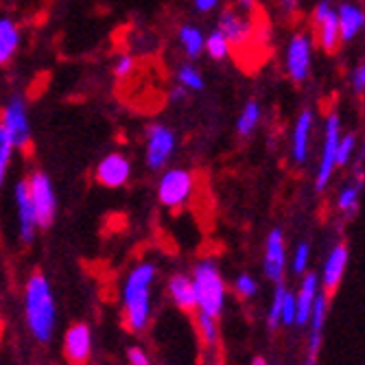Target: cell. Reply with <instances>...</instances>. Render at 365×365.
<instances>
[{
    "instance_id": "obj_15",
    "label": "cell",
    "mask_w": 365,
    "mask_h": 365,
    "mask_svg": "<svg viewBox=\"0 0 365 365\" xmlns=\"http://www.w3.org/2000/svg\"><path fill=\"white\" fill-rule=\"evenodd\" d=\"M313 127H315V114L313 110L304 108L297 114L291 131V160L295 167H304L311 155V138H313Z\"/></svg>"
},
{
    "instance_id": "obj_32",
    "label": "cell",
    "mask_w": 365,
    "mask_h": 365,
    "mask_svg": "<svg viewBox=\"0 0 365 365\" xmlns=\"http://www.w3.org/2000/svg\"><path fill=\"white\" fill-rule=\"evenodd\" d=\"M232 289H235V293L241 297V300H254V297L258 295V280L252 276V274H245L241 272L237 278H235V284H232Z\"/></svg>"
},
{
    "instance_id": "obj_7",
    "label": "cell",
    "mask_w": 365,
    "mask_h": 365,
    "mask_svg": "<svg viewBox=\"0 0 365 365\" xmlns=\"http://www.w3.org/2000/svg\"><path fill=\"white\" fill-rule=\"evenodd\" d=\"M29 184V195L33 202V210H36V221L40 230H46L53 225L55 215H57V199H55V190L53 184L48 180L46 173L42 171H33L26 178Z\"/></svg>"
},
{
    "instance_id": "obj_31",
    "label": "cell",
    "mask_w": 365,
    "mask_h": 365,
    "mask_svg": "<svg viewBox=\"0 0 365 365\" xmlns=\"http://www.w3.org/2000/svg\"><path fill=\"white\" fill-rule=\"evenodd\" d=\"M14 143L9 138V134L5 131V127L0 125V188L5 184V178L9 173V164H11V155H14Z\"/></svg>"
},
{
    "instance_id": "obj_36",
    "label": "cell",
    "mask_w": 365,
    "mask_h": 365,
    "mask_svg": "<svg viewBox=\"0 0 365 365\" xmlns=\"http://www.w3.org/2000/svg\"><path fill=\"white\" fill-rule=\"evenodd\" d=\"M352 88H354V92H359V94L365 92V57L361 59V63L356 66L354 73H352Z\"/></svg>"
},
{
    "instance_id": "obj_42",
    "label": "cell",
    "mask_w": 365,
    "mask_h": 365,
    "mask_svg": "<svg viewBox=\"0 0 365 365\" xmlns=\"http://www.w3.org/2000/svg\"><path fill=\"white\" fill-rule=\"evenodd\" d=\"M0 337H3V317H0Z\"/></svg>"
},
{
    "instance_id": "obj_12",
    "label": "cell",
    "mask_w": 365,
    "mask_h": 365,
    "mask_svg": "<svg viewBox=\"0 0 365 365\" xmlns=\"http://www.w3.org/2000/svg\"><path fill=\"white\" fill-rule=\"evenodd\" d=\"M348 262H350V247L346 241H337L333 243V247L328 250L322 272H319V284L322 291L333 297V293L339 289V284L344 282V276L348 272Z\"/></svg>"
},
{
    "instance_id": "obj_4",
    "label": "cell",
    "mask_w": 365,
    "mask_h": 365,
    "mask_svg": "<svg viewBox=\"0 0 365 365\" xmlns=\"http://www.w3.org/2000/svg\"><path fill=\"white\" fill-rule=\"evenodd\" d=\"M339 138H341V116L337 112H330L324 120L322 153H319V162H317V173L313 180L317 192H324L330 186V182H333V175L337 171Z\"/></svg>"
},
{
    "instance_id": "obj_1",
    "label": "cell",
    "mask_w": 365,
    "mask_h": 365,
    "mask_svg": "<svg viewBox=\"0 0 365 365\" xmlns=\"http://www.w3.org/2000/svg\"><path fill=\"white\" fill-rule=\"evenodd\" d=\"M158 276V267L151 260L138 262L127 274L123 287V326L129 333L140 335L151 322V287Z\"/></svg>"
},
{
    "instance_id": "obj_23",
    "label": "cell",
    "mask_w": 365,
    "mask_h": 365,
    "mask_svg": "<svg viewBox=\"0 0 365 365\" xmlns=\"http://www.w3.org/2000/svg\"><path fill=\"white\" fill-rule=\"evenodd\" d=\"M178 40L186 53V57L197 59L202 53H206V36L202 33V29L195 24H182L178 29Z\"/></svg>"
},
{
    "instance_id": "obj_22",
    "label": "cell",
    "mask_w": 365,
    "mask_h": 365,
    "mask_svg": "<svg viewBox=\"0 0 365 365\" xmlns=\"http://www.w3.org/2000/svg\"><path fill=\"white\" fill-rule=\"evenodd\" d=\"M20 44V33L11 18H0V66H7Z\"/></svg>"
},
{
    "instance_id": "obj_38",
    "label": "cell",
    "mask_w": 365,
    "mask_h": 365,
    "mask_svg": "<svg viewBox=\"0 0 365 365\" xmlns=\"http://www.w3.org/2000/svg\"><path fill=\"white\" fill-rule=\"evenodd\" d=\"M278 5H280V9H282L287 16H293L297 9H300L302 0H278Z\"/></svg>"
},
{
    "instance_id": "obj_27",
    "label": "cell",
    "mask_w": 365,
    "mask_h": 365,
    "mask_svg": "<svg viewBox=\"0 0 365 365\" xmlns=\"http://www.w3.org/2000/svg\"><path fill=\"white\" fill-rule=\"evenodd\" d=\"M311 256H313V252H311V243H309V241H300V243L295 245L293 256L289 258V267H291V272H293L297 278H302V276L309 272Z\"/></svg>"
},
{
    "instance_id": "obj_35",
    "label": "cell",
    "mask_w": 365,
    "mask_h": 365,
    "mask_svg": "<svg viewBox=\"0 0 365 365\" xmlns=\"http://www.w3.org/2000/svg\"><path fill=\"white\" fill-rule=\"evenodd\" d=\"M127 361H129V365H153L151 359H149V354L140 346H131L127 350Z\"/></svg>"
},
{
    "instance_id": "obj_19",
    "label": "cell",
    "mask_w": 365,
    "mask_h": 365,
    "mask_svg": "<svg viewBox=\"0 0 365 365\" xmlns=\"http://www.w3.org/2000/svg\"><path fill=\"white\" fill-rule=\"evenodd\" d=\"M167 295L178 311L188 315L197 313V297H195V284L190 274L184 272L171 274V278L167 280Z\"/></svg>"
},
{
    "instance_id": "obj_39",
    "label": "cell",
    "mask_w": 365,
    "mask_h": 365,
    "mask_svg": "<svg viewBox=\"0 0 365 365\" xmlns=\"http://www.w3.org/2000/svg\"><path fill=\"white\" fill-rule=\"evenodd\" d=\"M188 96H190V92H188L184 86H175V88L171 90V98H173V101H178V103H186V101H188Z\"/></svg>"
},
{
    "instance_id": "obj_21",
    "label": "cell",
    "mask_w": 365,
    "mask_h": 365,
    "mask_svg": "<svg viewBox=\"0 0 365 365\" xmlns=\"http://www.w3.org/2000/svg\"><path fill=\"white\" fill-rule=\"evenodd\" d=\"M361 190H363V186L354 184V182L350 180L348 184L341 186V190H339L337 197H335V210H337L346 221L354 219L356 212H359V206H361Z\"/></svg>"
},
{
    "instance_id": "obj_16",
    "label": "cell",
    "mask_w": 365,
    "mask_h": 365,
    "mask_svg": "<svg viewBox=\"0 0 365 365\" xmlns=\"http://www.w3.org/2000/svg\"><path fill=\"white\" fill-rule=\"evenodd\" d=\"M129 175H131V164L123 153L106 155L101 162H98V167L94 171L96 182L106 188H112V190L125 186L129 182Z\"/></svg>"
},
{
    "instance_id": "obj_9",
    "label": "cell",
    "mask_w": 365,
    "mask_h": 365,
    "mask_svg": "<svg viewBox=\"0 0 365 365\" xmlns=\"http://www.w3.org/2000/svg\"><path fill=\"white\" fill-rule=\"evenodd\" d=\"M289 267V254H287V237L282 227H272L264 239L262 252V274L269 282L280 284L287 276Z\"/></svg>"
},
{
    "instance_id": "obj_26",
    "label": "cell",
    "mask_w": 365,
    "mask_h": 365,
    "mask_svg": "<svg viewBox=\"0 0 365 365\" xmlns=\"http://www.w3.org/2000/svg\"><path fill=\"white\" fill-rule=\"evenodd\" d=\"M359 153V138L356 134H341L339 138V147H337V169H346L348 164L352 167L354 164V158Z\"/></svg>"
},
{
    "instance_id": "obj_14",
    "label": "cell",
    "mask_w": 365,
    "mask_h": 365,
    "mask_svg": "<svg viewBox=\"0 0 365 365\" xmlns=\"http://www.w3.org/2000/svg\"><path fill=\"white\" fill-rule=\"evenodd\" d=\"M217 31L223 33L232 48H243L245 44H250L252 33H254L252 14H245L232 5L221 11V16L217 20Z\"/></svg>"
},
{
    "instance_id": "obj_41",
    "label": "cell",
    "mask_w": 365,
    "mask_h": 365,
    "mask_svg": "<svg viewBox=\"0 0 365 365\" xmlns=\"http://www.w3.org/2000/svg\"><path fill=\"white\" fill-rule=\"evenodd\" d=\"M252 365H269V361L264 359L262 354H258V356H254V359H252Z\"/></svg>"
},
{
    "instance_id": "obj_8",
    "label": "cell",
    "mask_w": 365,
    "mask_h": 365,
    "mask_svg": "<svg viewBox=\"0 0 365 365\" xmlns=\"http://www.w3.org/2000/svg\"><path fill=\"white\" fill-rule=\"evenodd\" d=\"M178 149V138L167 125H151L147 129V143H145V162L151 171L167 169L173 153Z\"/></svg>"
},
{
    "instance_id": "obj_2",
    "label": "cell",
    "mask_w": 365,
    "mask_h": 365,
    "mask_svg": "<svg viewBox=\"0 0 365 365\" xmlns=\"http://www.w3.org/2000/svg\"><path fill=\"white\" fill-rule=\"evenodd\" d=\"M24 317L31 337L38 344H48L55 335L57 326V307L55 297L44 272H31L24 284Z\"/></svg>"
},
{
    "instance_id": "obj_37",
    "label": "cell",
    "mask_w": 365,
    "mask_h": 365,
    "mask_svg": "<svg viewBox=\"0 0 365 365\" xmlns=\"http://www.w3.org/2000/svg\"><path fill=\"white\" fill-rule=\"evenodd\" d=\"M192 5H195V11L199 14H210L212 9H217L219 0H192Z\"/></svg>"
},
{
    "instance_id": "obj_18",
    "label": "cell",
    "mask_w": 365,
    "mask_h": 365,
    "mask_svg": "<svg viewBox=\"0 0 365 365\" xmlns=\"http://www.w3.org/2000/svg\"><path fill=\"white\" fill-rule=\"evenodd\" d=\"M319 291H322L319 274L307 272V274L300 278V284H297V291H295V304H297V319H295V326H297V328L309 326L311 313H313V307H315V300H317Z\"/></svg>"
},
{
    "instance_id": "obj_34",
    "label": "cell",
    "mask_w": 365,
    "mask_h": 365,
    "mask_svg": "<svg viewBox=\"0 0 365 365\" xmlns=\"http://www.w3.org/2000/svg\"><path fill=\"white\" fill-rule=\"evenodd\" d=\"M134 66H136V59L131 55H127V53H123V55H118V59L114 63V75L118 79H125L131 71H134Z\"/></svg>"
},
{
    "instance_id": "obj_29",
    "label": "cell",
    "mask_w": 365,
    "mask_h": 365,
    "mask_svg": "<svg viewBox=\"0 0 365 365\" xmlns=\"http://www.w3.org/2000/svg\"><path fill=\"white\" fill-rule=\"evenodd\" d=\"M206 53L210 55V59H215V61H223L230 53H232V46H230V42L225 40V36L221 31H212L210 36L206 38Z\"/></svg>"
},
{
    "instance_id": "obj_5",
    "label": "cell",
    "mask_w": 365,
    "mask_h": 365,
    "mask_svg": "<svg viewBox=\"0 0 365 365\" xmlns=\"http://www.w3.org/2000/svg\"><path fill=\"white\" fill-rule=\"evenodd\" d=\"M313 51H315V38L309 31H297L291 36L284 48V73L295 83L302 86L311 77L313 68Z\"/></svg>"
},
{
    "instance_id": "obj_24",
    "label": "cell",
    "mask_w": 365,
    "mask_h": 365,
    "mask_svg": "<svg viewBox=\"0 0 365 365\" xmlns=\"http://www.w3.org/2000/svg\"><path fill=\"white\" fill-rule=\"evenodd\" d=\"M260 118H262V110H260V103L258 101H247L237 118V134L241 138H250L254 131L258 129L260 125Z\"/></svg>"
},
{
    "instance_id": "obj_6",
    "label": "cell",
    "mask_w": 365,
    "mask_h": 365,
    "mask_svg": "<svg viewBox=\"0 0 365 365\" xmlns=\"http://www.w3.org/2000/svg\"><path fill=\"white\" fill-rule=\"evenodd\" d=\"M195 195V175L188 169H167L158 182V199L164 208L180 210Z\"/></svg>"
},
{
    "instance_id": "obj_28",
    "label": "cell",
    "mask_w": 365,
    "mask_h": 365,
    "mask_svg": "<svg viewBox=\"0 0 365 365\" xmlns=\"http://www.w3.org/2000/svg\"><path fill=\"white\" fill-rule=\"evenodd\" d=\"M178 83L184 86L188 92H202L206 88L204 83V75L199 73L192 63H182L178 71Z\"/></svg>"
},
{
    "instance_id": "obj_20",
    "label": "cell",
    "mask_w": 365,
    "mask_h": 365,
    "mask_svg": "<svg viewBox=\"0 0 365 365\" xmlns=\"http://www.w3.org/2000/svg\"><path fill=\"white\" fill-rule=\"evenodd\" d=\"M337 22L341 42H352L365 29V11L356 3H344L337 7Z\"/></svg>"
},
{
    "instance_id": "obj_3",
    "label": "cell",
    "mask_w": 365,
    "mask_h": 365,
    "mask_svg": "<svg viewBox=\"0 0 365 365\" xmlns=\"http://www.w3.org/2000/svg\"><path fill=\"white\" fill-rule=\"evenodd\" d=\"M197 297V313H206L210 317H221L227 300V284L212 258H202L195 262L190 272Z\"/></svg>"
},
{
    "instance_id": "obj_10",
    "label": "cell",
    "mask_w": 365,
    "mask_h": 365,
    "mask_svg": "<svg viewBox=\"0 0 365 365\" xmlns=\"http://www.w3.org/2000/svg\"><path fill=\"white\" fill-rule=\"evenodd\" d=\"M313 26H315V44L324 53H335L341 44L339 22H337V7L330 0H319L313 7Z\"/></svg>"
},
{
    "instance_id": "obj_33",
    "label": "cell",
    "mask_w": 365,
    "mask_h": 365,
    "mask_svg": "<svg viewBox=\"0 0 365 365\" xmlns=\"http://www.w3.org/2000/svg\"><path fill=\"white\" fill-rule=\"evenodd\" d=\"M297 319V304H295V291L287 289L284 300H282V309H280V326H295Z\"/></svg>"
},
{
    "instance_id": "obj_25",
    "label": "cell",
    "mask_w": 365,
    "mask_h": 365,
    "mask_svg": "<svg viewBox=\"0 0 365 365\" xmlns=\"http://www.w3.org/2000/svg\"><path fill=\"white\" fill-rule=\"evenodd\" d=\"M195 330H197V337L202 339V344L206 348H217L219 344V319L210 317L206 313H195Z\"/></svg>"
},
{
    "instance_id": "obj_17",
    "label": "cell",
    "mask_w": 365,
    "mask_h": 365,
    "mask_svg": "<svg viewBox=\"0 0 365 365\" xmlns=\"http://www.w3.org/2000/svg\"><path fill=\"white\" fill-rule=\"evenodd\" d=\"M14 195H16V210H18V223H20V239H22L24 245H29L33 239H36L40 227H38V221H36V210H33L26 178L16 184Z\"/></svg>"
},
{
    "instance_id": "obj_40",
    "label": "cell",
    "mask_w": 365,
    "mask_h": 365,
    "mask_svg": "<svg viewBox=\"0 0 365 365\" xmlns=\"http://www.w3.org/2000/svg\"><path fill=\"white\" fill-rule=\"evenodd\" d=\"M356 162H359V164L365 162V136H363V140H361V147H359V153H356Z\"/></svg>"
},
{
    "instance_id": "obj_13",
    "label": "cell",
    "mask_w": 365,
    "mask_h": 365,
    "mask_svg": "<svg viewBox=\"0 0 365 365\" xmlns=\"http://www.w3.org/2000/svg\"><path fill=\"white\" fill-rule=\"evenodd\" d=\"M63 361L68 365H88L92 359V328L86 322H75L63 333Z\"/></svg>"
},
{
    "instance_id": "obj_30",
    "label": "cell",
    "mask_w": 365,
    "mask_h": 365,
    "mask_svg": "<svg viewBox=\"0 0 365 365\" xmlns=\"http://www.w3.org/2000/svg\"><path fill=\"white\" fill-rule=\"evenodd\" d=\"M287 284L280 282V284H274V295H272V304H269V311H267V328L272 330H278L280 328V309H282V300H284V293H287Z\"/></svg>"
},
{
    "instance_id": "obj_11",
    "label": "cell",
    "mask_w": 365,
    "mask_h": 365,
    "mask_svg": "<svg viewBox=\"0 0 365 365\" xmlns=\"http://www.w3.org/2000/svg\"><path fill=\"white\" fill-rule=\"evenodd\" d=\"M0 125L5 127L16 149H29L31 125H29V112L22 94H14L7 101L3 112H0Z\"/></svg>"
}]
</instances>
